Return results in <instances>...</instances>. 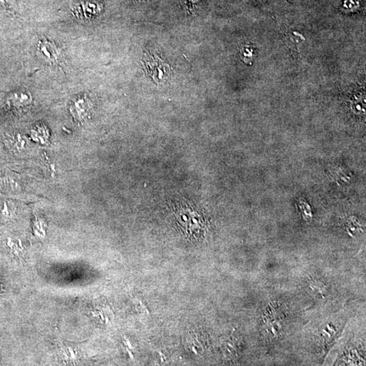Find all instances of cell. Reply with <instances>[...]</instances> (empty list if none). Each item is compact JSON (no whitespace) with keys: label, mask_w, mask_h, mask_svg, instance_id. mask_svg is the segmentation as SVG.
Wrapping results in <instances>:
<instances>
[{"label":"cell","mask_w":366,"mask_h":366,"mask_svg":"<svg viewBox=\"0 0 366 366\" xmlns=\"http://www.w3.org/2000/svg\"><path fill=\"white\" fill-rule=\"evenodd\" d=\"M143 62L146 72L157 84L166 83L172 77L170 65L151 51L144 52Z\"/></svg>","instance_id":"obj_1"},{"label":"cell","mask_w":366,"mask_h":366,"mask_svg":"<svg viewBox=\"0 0 366 366\" xmlns=\"http://www.w3.org/2000/svg\"><path fill=\"white\" fill-rule=\"evenodd\" d=\"M252 49H251L248 45H245V46L242 47L241 53L242 56H243L244 61L246 62V63L249 61V60L252 58Z\"/></svg>","instance_id":"obj_2"}]
</instances>
